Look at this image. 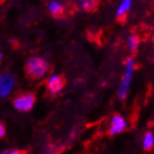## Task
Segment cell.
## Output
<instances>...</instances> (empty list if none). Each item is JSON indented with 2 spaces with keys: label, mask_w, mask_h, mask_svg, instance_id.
<instances>
[{
  "label": "cell",
  "mask_w": 154,
  "mask_h": 154,
  "mask_svg": "<svg viewBox=\"0 0 154 154\" xmlns=\"http://www.w3.org/2000/svg\"><path fill=\"white\" fill-rule=\"evenodd\" d=\"M8 154H25L24 152H19V151H14L11 153H8Z\"/></svg>",
  "instance_id": "obj_13"
},
{
  "label": "cell",
  "mask_w": 154,
  "mask_h": 154,
  "mask_svg": "<svg viewBox=\"0 0 154 154\" xmlns=\"http://www.w3.org/2000/svg\"><path fill=\"white\" fill-rule=\"evenodd\" d=\"M134 75H135V61H134L133 57H128L125 61L124 71H123L119 85H118V88H117V96L122 100L128 96Z\"/></svg>",
  "instance_id": "obj_1"
},
{
  "label": "cell",
  "mask_w": 154,
  "mask_h": 154,
  "mask_svg": "<svg viewBox=\"0 0 154 154\" xmlns=\"http://www.w3.org/2000/svg\"><path fill=\"white\" fill-rule=\"evenodd\" d=\"M35 103V97L34 94H27L24 96H20L14 100V106L16 109L20 111H28L30 110Z\"/></svg>",
  "instance_id": "obj_4"
},
{
  "label": "cell",
  "mask_w": 154,
  "mask_h": 154,
  "mask_svg": "<svg viewBox=\"0 0 154 154\" xmlns=\"http://www.w3.org/2000/svg\"><path fill=\"white\" fill-rule=\"evenodd\" d=\"M64 78L61 74H52L47 80V89L53 94H59L64 88Z\"/></svg>",
  "instance_id": "obj_5"
},
{
  "label": "cell",
  "mask_w": 154,
  "mask_h": 154,
  "mask_svg": "<svg viewBox=\"0 0 154 154\" xmlns=\"http://www.w3.org/2000/svg\"><path fill=\"white\" fill-rule=\"evenodd\" d=\"M142 147L145 151H150L154 147V134L152 132H146L142 137Z\"/></svg>",
  "instance_id": "obj_11"
},
{
  "label": "cell",
  "mask_w": 154,
  "mask_h": 154,
  "mask_svg": "<svg viewBox=\"0 0 154 154\" xmlns=\"http://www.w3.org/2000/svg\"><path fill=\"white\" fill-rule=\"evenodd\" d=\"M2 60V54H1V53H0V61Z\"/></svg>",
  "instance_id": "obj_14"
},
{
  "label": "cell",
  "mask_w": 154,
  "mask_h": 154,
  "mask_svg": "<svg viewBox=\"0 0 154 154\" xmlns=\"http://www.w3.org/2000/svg\"><path fill=\"white\" fill-rule=\"evenodd\" d=\"M14 87V78L8 73L0 74V97H6Z\"/></svg>",
  "instance_id": "obj_6"
},
{
  "label": "cell",
  "mask_w": 154,
  "mask_h": 154,
  "mask_svg": "<svg viewBox=\"0 0 154 154\" xmlns=\"http://www.w3.org/2000/svg\"><path fill=\"white\" fill-rule=\"evenodd\" d=\"M128 127V122L123 115L116 114L110 118L108 125V133L110 135H119Z\"/></svg>",
  "instance_id": "obj_3"
},
{
  "label": "cell",
  "mask_w": 154,
  "mask_h": 154,
  "mask_svg": "<svg viewBox=\"0 0 154 154\" xmlns=\"http://www.w3.org/2000/svg\"><path fill=\"white\" fill-rule=\"evenodd\" d=\"M47 9L51 16H53L54 18H59L64 15L65 6L60 0H51L47 5Z\"/></svg>",
  "instance_id": "obj_7"
},
{
  "label": "cell",
  "mask_w": 154,
  "mask_h": 154,
  "mask_svg": "<svg viewBox=\"0 0 154 154\" xmlns=\"http://www.w3.org/2000/svg\"><path fill=\"white\" fill-rule=\"evenodd\" d=\"M6 133V129H5V126L1 123H0V137H2Z\"/></svg>",
  "instance_id": "obj_12"
},
{
  "label": "cell",
  "mask_w": 154,
  "mask_h": 154,
  "mask_svg": "<svg viewBox=\"0 0 154 154\" xmlns=\"http://www.w3.org/2000/svg\"><path fill=\"white\" fill-rule=\"evenodd\" d=\"M75 4L81 10L90 13L98 7L99 0H75Z\"/></svg>",
  "instance_id": "obj_9"
},
{
  "label": "cell",
  "mask_w": 154,
  "mask_h": 154,
  "mask_svg": "<svg viewBox=\"0 0 154 154\" xmlns=\"http://www.w3.org/2000/svg\"><path fill=\"white\" fill-rule=\"evenodd\" d=\"M140 46V38L138 36L135 34H131L128 35V37L126 38V47L131 53H134V52L137 51V48Z\"/></svg>",
  "instance_id": "obj_10"
},
{
  "label": "cell",
  "mask_w": 154,
  "mask_h": 154,
  "mask_svg": "<svg viewBox=\"0 0 154 154\" xmlns=\"http://www.w3.org/2000/svg\"><path fill=\"white\" fill-rule=\"evenodd\" d=\"M47 71H48V63L42 57L38 56L30 57L26 63V73L32 79L43 78Z\"/></svg>",
  "instance_id": "obj_2"
},
{
  "label": "cell",
  "mask_w": 154,
  "mask_h": 154,
  "mask_svg": "<svg viewBox=\"0 0 154 154\" xmlns=\"http://www.w3.org/2000/svg\"><path fill=\"white\" fill-rule=\"evenodd\" d=\"M133 7V0H120V2L117 5L115 15L116 17L123 18L131 11Z\"/></svg>",
  "instance_id": "obj_8"
}]
</instances>
